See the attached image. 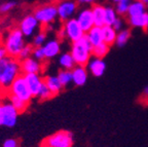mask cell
<instances>
[{"mask_svg": "<svg viewBox=\"0 0 148 147\" xmlns=\"http://www.w3.org/2000/svg\"><path fill=\"white\" fill-rule=\"evenodd\" d=\"M92 19H94V25L97 27H103L104 24V16H105V7L100 4H95L92 7Z\"/></svg>", "mask_w": 148, "mask_h": 147, "instance_id": "19", "label": "cell"}, {"mask_svg": "<svg viewBox=\"0 0 148 147\" xmlns=\"http://www.w3.org/2000/svg\"><path fill=\"white\" fill-rule=\"evenodd\" d=\"M74 136L71 132L60 131L49 136L41 143V147H72Z\"/></svg>", "mask_w": 148, "mask_h": 147, "instance_id": "4", "label": "cell"}, {"mask_svg": "<svg viewBox=\"0 0 148 147\" xmlns=\"http://www.w3.org/2000/svg\"><path fill=\"white\" fill-rule=\"evenodd\" d=\"M6 93L7 95H12V96L18 97V99L23 100V101L27 102V103H29L33 98L23 74H21L18 77H16L14 79V81L9 87Z\"/></svg>", "mask_w": 148, "mask_h": 147, "instance_id": "6", "label": "cell"}, {"mask_svg": "<svg viewBox=\"0 0 148 147\" xmlns=\"http://www.w3.org/2000/svg\"><path fill=\"white\" fill-rule=\"evenodd\" d=\"M7 97H8V101L10 102L12 105L16 108V110L18 112V114H20V113H24L27 110L28 104L29 103H27V102L23 101V100H21V99H18V97L12 96V95H7Z\"/></svg>", "mask_w": 148, "mask_h": 147, "instance_id": "24", "label": "cell"}, {"mask_svg": "<svg viewBox=\"0 0 148 147\" xmlns=\"http://www.w3.org/2000/svg\"><path fill=\"white\" fill-rule=\"evenodd\" d=\"M0 104H1V101H0Z\"/></svg>", "mask_w": 148, "mask_h": 147, "instance_id": "44", "label": "cell"}, {"mask_svg": "<svg viewBox=\"0 0 148 147\" xmlns=\"http://www.w3.org/2000/svg\"><path fill=\"white\" fill-rule=\"evenodd\" d=\"M86 37L90 40V42L92 43V46L98 45V44L103 42V35H102V27H97L94 26L92 27V29L88 31L86 33Z\"/></svg>", "mask_w": 148, "mask_h": 147, "instance_id": "18", "label": "cell"}, {"mask_svg": "<svg viewBox=\"0 0 148 147\" xmlns=\"http://www.w3.org/2000/svg\"><path fill=\"white\" fill-rule=\"evenodd\" d=\"M109 46L107 43L105 42H102V43L98 44V45L92 46V55L95 58H99V59H103L105 56L108 54L109 52Z\"/></svg>", "mask_w": 148, "mask_h": 147, "instance_id": "25", "label": "cell"}, {"mask_svg": "<svg viewBox=\"0 0 148 147\" xmlns=\"http://www.w3.org/2000/svg\"><path fill=\"white\" fill-rule=\"evenodd\" d=\"M58 78L60 80L61 84L63 85V87H66L72 83V74H71V70H65L62 69L59 71L58 73Z\"/></svg>", "mask_w": 148, "mask_h": 147, "instance_id": "26", "label": "cell"}, {"mask_svg": "<svg viewBox=\"0 0 148 147\" xmlns=\"http://www.w3.org/2000/svg\"><path fill=\"white\" fill-rule=\"evenodd\" d=\"M113 1H114V2H116V3H117L118 1H121V0H113Z\"/></svg>", "mask_w": 148, "mask_h": 147, "instance_id": "41", "label": "cell"}, {"mask_svg": "<svg viewBox=\"0 0 148 147\" xmlns=\"http://www.w3.org/2000/svg\"><path fill=\"white\" fill-rule=\"evenodd\" d=\"M72 74V82L76 87H82L88 81V71L86 69V66L75 65L73 69L71 70Z\"/></svg>", "mask_w": 148, "mask_h": 147, "instance_id": "14", "label": "cell"}, {"mask_svg": "<svg viewBox=\"0 0 148 147\" xmlns=\"http://www.w3.org/2000/svg\"><path fill=\"white\" fill-rule=\"evenodd\" d=\"M63 30H64L65 36L67 37L69 40L72 42L77 41L81 37L84 36L86 33L83 32L81 27L79 26L78 22L76 21V19H68L67 21L64 22V26H63Z\"/></svg>", "mask_w": 148, "mask_h": 147, "instance_id": "7", "label": "cell"}, {"mask_svg": "<svg viewBox=\"0 0 148 147\" xmlns=\"http://www.w3.org/2000/svg\"><path fill=\"white\" fill-rule=\"evenodd\" d=\"M38 25L39 23L34 16H27L22 20L20 24V31L24 35V37H30L37 30Z\"/></svg>", "mask_w": 148, "mask_h": 147, "instance_id": "11", "label": "cell"}, {"mask_svg": "<svg viewBox=\"0 0 148 147\" xmlns=\"http://www.w3.org/2000/svg\"><path fill=\"white\" fill-rule=\"evenodd\" d=\"M130 37H131V32L129 30H120L119 32L116 34V39L115 43L119 47H123L127 44V42L129 41Z\"/></svg>", "mask_w": 148, "mask_h": 147, "instance_id": "27", "label": "cell"}, {"mask_svg": "<svg viewBox=\"0 0 148 147\" xmlns=\"http://www.w3.org/2000/svg\"><path fill=\"white\" fill-rule=\"evenodd\" d=\"M44 82V81H43ZM53 94L51 93V91L47 89V87H46L45 84L43 83V85H42L41 90L39 91V93H38V95H37V98H39L41 101H45V100H49L53 98Z\"/></svg>", "mask_w": 148, "mask_h": 147, "instance_id": "31", "label": "cell"}, {"mask_svg": "<svg viewBox=\"0 0 148 147\" xmlns=\"http://www.w3.org/2000/svg\"><path fill=\"white\" fill-rule=\"evenodd\" d=\"M46 41V34L44 32H39L38 34L35 35L34 39H33V47H37V46H42Z\"/></svg>", "mask_w": 148, "mask_h": 147, "instance_id": "33", "label": "cell"}, {"mask_svg": "<svg viewBox=\"0 0 148 147\" xmlns=\"http://www.w3.org/2000/svg\"><path fill=\"white\" fill-rule=\"evenodd\" d=\"M117 16H116L115 9L112 7H105V16H104V24L105 26H112Z\"/></svg>", "mask_w": 148, "mask_h": 147, "instance_id": "28", "label": "cell"}, {"mask_svg": "<svg viewBox=\"0 0 148 147\" xmlns=\"http://www.w3.org/2000/svg\"><path fill=\"white\" fill-rule=\"evenodd\" d=\"M0 91H1V87H0Z\"/></svg>", "mask_w": 148, "mask_h": 147, "instance_id": "43", "label": "cell"}, {"mask_svg": "<svg viewBox=\"0 0 148 147\" xmlns=\"http://www.w3.org/2000/svg\"><path fill=\"white\" fill-rule=\"evenodd\" d=\"M129 22L131 26L136 28H141V29H146L147 28V12L140 16H130Z\"/></svg>", "mask_w": 148, "mask_h": 147, "instance_id": "23", "label": "cell"}, {"mask_svg": "<svg viewBox=\"0 0 148 147\" xmlns=\"http://www.w3.org/2000/svg\"><path fill=\"white\" fill-rule=\"evenodd\" d=\"M92 43L88 39L86 35L84 34V36L81 37L79 40L72 42L70 54H71L75 64L80 65V66H86L92 58Z\"/></svg>", "mask_w": 148, "mask_h": 147, "instance_id": "2", "label": "cell"}, {"mask_svg": "<svg viewBox=\"0 0 148 147\" xmlns=\"http://www.w3.org/2000/svg\"><path fill=\"white\" fill-rule=\"evenodd\" d=\"M0 92H1V91H0Z\"/></svg>", "mask_w": 148, "mask_h": 147, "instance_id": "45", "label": "cell"}, {"mask_svg": "<svg viewBox=\"0 0 148 147\" xmlns=\"http://www.w3.org/2000/svg\"><path fill=\"white\" fill-rule=\"evenodd\" d=\"M22 74L21 62L14 57L6 56L0 60V87L1 91H6L12 85L16 77Z\"/></svg>", "mask_w": 148, "mask_h": 147, "instance_id": "1", "label": "cell"}, {"mask_svg": "<svg viewBox=\"0 0 148 147\" xmlns=\"http://www.w3.org/2000/svg\"><path fill=\"white\" fill-rule=\"evenodd\" d=\"M143 98L148 100V85H146L143 90Z\"/></svg>", "mask_w": 148, "mask_h": 147, "instance_id": "39", "label": "cell"}, {"mask_svg": "<svg viewBox=\"0 0 148 147\" xmlns=\"http://www.w3.org/2000/svg\"><path fill=\"white\" fill-rule=\"evenodd\" d=\"M112 27H113L116 31L121 30V27H123V21H121L119 18H117L115 21H114V23L112 24Z\"/></svg>", "mask_w": 148, "mask_h": 147, "instance_id": "36", "label": "cell"}, {"mask_svg": "<svg viewBox=\"0 0 148 147\" xmlns=\"http://www.w3.org/2000/svg\"><path fill=\"white\" fill-rule=\"evenodd\" d=\"M32 51H33V46L30 45V44H25L23 48H22V51L20 52L18 56V61H23L25 59H28V58H30L32 56Z\"/></svg>", "mask_w": 148, "mask_h": 147, "instance_id": "30", "label": "cell"}, {"mask_svg": "<svg viewBox=\"0 0 148 147\" xmlns=\"http://www.w3.org/2000/svg\"><path fill=\"white\" fill-rule=\"evenodd\" d=\"M59 64L62 67V69L65 70H72L76 65L70 53H65L61 55L59 58Z\"/></svg>", "mask_w": 148, "mask_h": 147, "instance_id": "22", "label": "cell"}, {"mask_svg": "<svg viewBox=\"0 0 148 147\" xmlns=\"http://www.w3.org/2000/svg\"><path fill=\"white\" fill-rule=\"evenodd\" d=\"M141 1L145 4V6H148V0H141Z\"/></svg>", "mask_w": 148, "mask_h": 147, "instance_id": "40", "label": "cell"}, {"mask_svg": "<svg viewBox=\"0 0 148 147\" xmlns=\"http://www.w3.org/2000/svg\"><path fill=\"white\" fill-rule=\"evenodd\" d=\"M147 28H148V14H147Z\"/></svg>", "mask_w": 148, "mask_h": 147, "instance_id": "42", "label": "cell"}, {"mask_svg": "<svg viewBox=\"0 0 148 147\" xmlns=\"http://www.w3.org/2000/svg\"><path fill=\"white\" fill-rule=\"evenodd\" d=\"M7 54H6V51H5V47L3 44H1V42H0V60L1 59H3L4 57H6Z\"/></svg>", "mask_w": 148, "mask_h": 147, "instance_id": "37", "label": "cell"}, {"mask_svg": "<svg viewBox=\"0 0 148 147\" xmlns=\"http://www.w3.org/2000/svg\"><path fill=\"white\" fill-rule=\"evenodd\" d=\"M34 16L36 18V20L39 24L49 25L58 16L57 6H55V5H46V6L40 7L35 12Z\"/></svg>", "mask_w": 148, "mask_h": 147, "instance_id": "8", "label": "cell"}, {"mask_svg": "<svg viewBox=\"0 0 148 147\" xmlns=\"http://www.w3.org/2000/svg\"><path fill=\"white\" fill-rule=\"evenodd\" d=\"M16 6V2L14 1H9V2H5L2 5H0V12H9L10 9H12Z\"/></svg>", "mask_w": 148, "mask_h": 147, "instance_id": "34", "label": "cell"}, {"mask_svg": "<svg viewBox=\"0 0 148 147\" xmlns=\"http://www.w3.org/2000/svg\"><path fill=\"white\" fill-rule=\"evenodd\" d=\"M86 65H88V68L90 71V73L96 77L102 76L106 71V63L99 58H94V59L90 58Z\"/></svg>", "mask_w": 148, "mask_h": 147, "instance_id": "16", "label": "cell"}, {"mask_svg": "<svg viewBox=\"0 0 148 147\" xmlns=\"http://www.w3.org/2000/svg\"><path fill=\"white\" fill-rule=\"evenodd\" d=\"M25 77V80L27 85L30 90L32 97H37L39 91L41 90L43 85V77L40 76V74H23Z\"/></svg>", "mask_w": 148, "mask_h": 147, "instance_id": "12", "label": "cell"}, {"mask_svg": "<svg viewBox=\"0 0 148 147\" xmlns=\"http://www.w3.org/2000/svg\"><path fill=\"white\" fill-rule=\"evenodd\" d=\"M44 52L45 60H51L60 54L61 52V43L59 39H51L49 41H45V43L42 45Z\"/></svg>", "mask_w": 148, "mask_h": 147, "instance_id": "15", "label": "cell"}, {"mask_svg": "<svg viewBox=\"0 0 148 147\" xmlns=\"http://www.w3.org/2000/svg\"><path fill=\"white\" fill-rule=\"evenodd\" d=\"M146 6L141 0H134L130 3L129 9H127V16H136L143 14L146 12Z\"/></svg>", "mask_w": 148, "mask_h": 147, "instance_id": "20", "label": "cell"}, {"mask_svg": "<svg viewBox=\"0 0 148 147\" xmlns=\"http://www.w3.org/2000/svg\"><path fill=\"white\" fill-rule=\"evenodd\" d=\"M18 112L9 101H1L0 104V126L14 128L18 122Z\"/></svg>", "mask_w": 148, "mask_h": 147, "instance_id": "5", "label": "cell"}, {"mask_svg": "<svg viewBox=\"0 0 148 147\" xmlns=\"http://www.w3.org/2000/svg\"><path fill=\"white\" fill-rule=\"evenodd\" d=\"M77 9V3L76 1H72V0H67V1H63L57 6V12L58 16L60 18L61 21L65 22L68 19H71V16L75 14Z\"/></svg>", "mask_w": 148, "mask_h": 147, "instance_id": "9", "label": "cell"}, {"mask_svg": "<svg viewBox=\"0 0 148 147\" xmlns=\"http://www.w3.org/2000/svg\"><path fill=\"white\" fill-rule=\"evenodd\" d=\"M24 38L25 37L22 34L20 29H14V30H12L7 34L4 43H3L7 56L18 58L20 52L22 51V48L26 44Z\"/></svg>", "mask_w": 148, "mask_h": 147, "instance_id": "3", "label": "cell"}, {"mask_svg": "<svg viewBox=\"0 0 148 147\" xmlns=\"http://www.w3.org/2000/svg\"><path fill=\"white\" fill-rule=\"evenodd\" d=\"M43 81H44V84L47 87L51 93L53 94V96H57L59 95L62 90L64 89L63 85L61 84L60 80H59V78L57 75H47L45 77H43Z\"/></svg>", "mask_w": 148, "mask_h": 147, "instance_id": "17", "label": "cell"}, {"mask_svg": "<svg viewBox=\"0 0 148 147\" xmlns=\"http://www.w3.org/2000/svg\"><path fill=\"white\" fill-rule=\"evenodd\" d=\"M96 0H78L79 3H83V4H92Z\"/></svg>", "mask_w": 148, "mask_h": 147, "instance_id": "38", "label": "cell"}, {"mask_svg": "<svg viewBox=\"0 0 148 147\" xmlns=\"http://www.w3.org/2000/svg\"><path fill=\"white\" fill-rule=\"evenodd\" d=\"M32 58H34L35 60L39 61V62H43L45 61V57H44V52L42 46H37V47H33L32 51Z\"/></svg>", "mask_w": 148, "mask_h": 147, "instance_id": "32", "label": "cell"}, {"mask_svg": "<svg viewBox=\"0 0 148 147\" xmlns=\"http://www.w3.org/2000/svg\"><path fill=\"white\" fill-rule=\"evenodd\" d=\"M76 21L78 22L79 26L83 30V32L86 33L92 27H94V19H92V8H84L78 12L76 18Z\"/></svg>", "mask_w": 148, "mask_h": 147, "instance_id": "13", "label": "cell"}, {"mask_svg": "<svg viewBox=\"0 0 148 147\" xmlns=\"http://www.w3.org/2000/svg\"><path fill=\"white\" fill-rule=\"evenodd\" d=\"M20 62H21L22 74H40L43 70L42 62L35 60L32 57L20 61Z\"/></svg>", "mask_w": 148, "mask_h": 147, "instance_id": "10", "label": "cell"}, {"mask_svg": "<svg viewBox=\"0 0 148 147\" xmlns=\"http://www.w3.org/2000/svg\"><path fill=\"white\" fill-rule=\"evenodd\" d=\"M2 147H18V141L16 139L9 138L3 142Z\"/></svg>", "mask_w": 148, "mask_h": 147, "instance_id": "35", "label": "cell"}, {"mask_svg": "<svg viewBox=\"0 0 148 147\" xmlns=\"http://www.w3.org/2000/svg\"><path fill=\"white\" fill-rule=\"evenodd\" d=\"M130 3H131V0H121V1H118L117 4H116V12L120 16H125L127 14V9H129Z\"/></svg>", "mask_w": 148, "mask_h": 147, "instance_id": "29", "label": "cell"}, {"mask_svg": "<svg viewBox=\"0 0 148 147\" xmlns=\"http://www.w3.org/2000/svg\"><path fill=\"white\" fill-rule=\"evenodd\" d=\"M116 34H117V31H116L112 26H103V27H102L103 42L107 43L108 45L115 43Z\"/></svg>", "mask_w": 148, "mask_h": 147, "instance_id": "21", "label": "cell"}]
</instances>
